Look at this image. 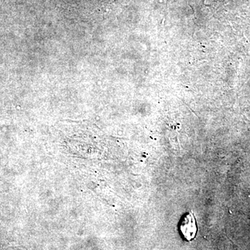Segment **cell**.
Listing matches in <instances>:
<instances>
[{
  "label": "cell",
  "mask_w": 250,
  "mask_h": 250,
  "mask_svg": "<svg viewBox=\"0 0 250 250\" xmlns=\"http://www.w3.org/2000/svg\"><path fill=\"white\" fill-rule=\"evenodd\" d=\"M179 231L183 238L187 241H191L197 236V224L193 211L188 212L184 215L179 224Z\"/></svg>",
  "instance_id": "obj_1"
}]
</instances>
